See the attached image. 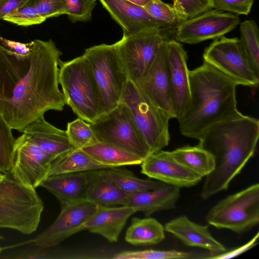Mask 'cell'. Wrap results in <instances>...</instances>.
Here are the masks:
<instances>
[{
  "label": "cell",
  "mask_w": 259,
  "mask_h": 259,
  "mask_svg": "<svg viewBox=\"0 0 259 259\" xmlns=\"http://www.w3.org/2000/svg\"><path fill=\"white\" fill-rule=\"evenodd\" d=\"M106 168L109 167L100 163L82 149H74L51 162L47 177Z\"/></svg>",
  "instance_id": "cell-25"
},
{
  "label": "cell",
  "mask_w": 259,
  "mask_h": 259,
  "mask_svg": "<svg viewBox=\"0 0 259 259\" xmlns=\"http://www.w3.org/2000/svg\"><path fill=\"white\" fill-rule=\"evenodd\" d=\"M180 196V188L165 184L157 189L128 194L126 206L149 217L158 211L174 208Z\"/></svg>",
  "instance_id": "cell-23"
},
{
  "label": "cell",
  "mask_w": 259,
  "mask_h": 259,
  "mask_svg": "<svg viewBox=\"0 0 259 259\" xmlns=\"http://www.w3.org/2000/svg\"><path fill=\"white\" fill-rule=\"evenodd\" d=\"M60 84L65 104L74 113L88 123L100 116L99 98L89 63L82 55L60 62Z\"/></svg>",
  "instance_id": "cell-6"
},
{
  "label": "cell",
  "mask_w": 259,
  "mask_h": 259,
  "mask_svg": "<svg viewBox=\"0 0 259 259\" xmlns=\"http://www.w3.org/2000/svg\"><path fill=\"white\" fill-rule=\"evenodd\" d=\"M215 10L236 15H248L254 0H211Z\"/></svg>",
  "instance_id": "cell-40"
},
{
  "label": "cell",
  "mask_w": 259,
  "mask_h": 259,
  "mask_svg": "<svg viewBox=\"0 0 259 259\" xmlns=\"http://www.w3.org/2000/svg\"><path fill=\"white\" fill-rule=\"evenodd\" d=\"M44 203L35 189L15 180L10 174L0 179V228L30 234L39 225Z\"/></svg>",
  "instance_id": "cell-4"
},
{
  "label": "cell",
  "mask_w": 259,
  "mask_h": 259,
  "mask_svg": "<svg viewBox=\"0 0 259 259\" xmlns=\"http://www.w3.org/2000/svg\"><path fill=\"white\" fill-rule=\"evenodd\" d=\"M206 220L218 229L240 235L259 223V184L249 187L222 199L208 212Z\"/></svg>",
  "instance_id": "cell-8"
},
{
  "label": "cell",
  "mask_w": 259,
  "mask_h": 259,
  "mask_svg": "<svg viewBox=\"0 0 259 259\" xmlns=\"http://www.w3.org/2000/svg\"><path fill=\"white\" fill-rule=\"evenodd\" d=\"M102 171L117 187L128 194L157 189L165 184L160 181L139 178L132 171L119 167L103 169Z\"/></svg>",
  "instance_id": "cell-29"
},
{
  "label": "cell",
  "mask_w": 259,
  "mask_h": 259,
  "mask_svg": "<svg viewBox=\"0 0 259 259\" xmlns=\"http://www.w3.org/2000/svg\"><path fill=\"white\" fill-rule=\"evenodd\" d=\"M240 22L236 14L209 10L182 21L176 27L175 37L178 41L196 44L220 38L234 29Z\"/></svg>",
  "instance_id": "cell-12"
},
{
  "label": "cell",
  "mask_w": 259,
  "mask_h": 259,
  "mask_svg": "<svg viewBox=\"0 0 259 259\" xmlns=\"http://www.w3.org/2000/svg\"><path fill=\"white\" fill-rule=\"evenodd\" d=\"M169 66L171 99L174 111L178 118L187 109L190 100L189 71L187 55L177 40H166Z\"/></svg>",
  "instance_id": "cell-17"
},
{
  "label": "cell",
  "mask_w": 259,
  "mask_h": 259,
  "mask_svg": "<svg viewBox=\"0 0 259 259\" xmlns=\"http://www.w3.org/2000/svg\"><path fill=\"white\" fill-rule=\"evenodd\" d=\"M28 0H0V20L24 6Z\"/></svg>",
  "instance_id": "cell-43"
},
{
  "label": "cell",
  "mask_w": 259,
  "mask_h": 259,
  "mask_svg": "<svg viewBox=\"0 0 259 259\" xmlns=\"http://www.w3.org/2000/svg\"><path fill=\"white\" fill-rule=\"evenodd\" d=\"M3 175V174H1V173H0V179H1V178L2 177Z\"/></svg>",
  "instance_id": "cell-45"
},
{
  "label": "cell",
  "mask_w": 259,
  "mask_h": 259,
  "mask_svg": "<svg viewBox=\"0 0 259 259\" xmlns=\"http://www.w3.org/2000/svg\"><path fill=\"white\" fill-rule=\"evenodd\" d=\"M172 6L183 21L213 8L211 0H172Z\"/></svg>",
  "instance_id": "cell-35"
},
{
  "label": "cell",
  "mask_w": 259,
  "mask_h": 259,
  "mask_svg": "<svg viewBox=\"0 0 259 259\" xmlns=\"http://www.w3.org/2000/svg\"><path fill=\"white\" fill-rule=\"evenodd\" d=\"M65 1L68 8V18L71 22H88L92 20L97 0Z\"/></svg>",
  "instance_id": "cell-39"
},
{
  "label": "cell",
  "mask_w": 259,
  "mask_h": 259,
  "mask_svg": "<svg viewBox=\"0 0 259 259\" xmlns=\"http://www.w3.org/2000/svg\"><path fill=\"white\" fill-rule=\"evenodd\" d=\"M99 1L113 19L121 27L124 35L133 34L147 28H166L142 6L127 0Z\"/></svg>",
  "instance_id": "cell-18"
},
{
  "label": "cell",
  "mask_w": 259,
  "mask_h": 259,
  "mask_svg": "<svg viewBox=\"0 0 259 259\" xmlns=\"http://www.w3.org/2000/svg\"><path fill=\"white\" fill-rule=\"evenodd\" d=\"M240 43L251 67L259 75L258 29L253 20H245L240 23Z\"/></svg>",
  "instance_id": "cell-30"
},
{
  "label": "cell",
  "mask_w": 259,
  "mask_h": 259,
  "mask_svg": "<svg viewBox=\"0 0 259 259\" xmlns=\"http://www.w3.org/2000/svg\"><path fill=\"white\" fill-rule=\"evenodd\" d=\"M53 160L74 150L66 131L47 122L44 116L30 123L22 132Z\"/></svg>",
  "instance_id": "cell-20"
},
{
  "label": "cell",
  "mask_w": 259,
  "mask_h": 259,
  "mask_svg": "<svg viewBox=\"0 0 259 259\" xmlns=\"http://www.w3.org/2000/svg\"><path fill=\"white\" fill-rule=\"evenodd\" d=\"M204 62L232 80L237 85L257 87L258 75L248 61L237 37L215 39L204 51Z\"/></svg>",
  "instance_id": "cell-11"
},
{
  "label": "cell",
  "mask_w": 259,
  "mask_h": 259,
  "mask_svg": "<svg viewBox=\"0 0 259 259\" xmlns=\"http://www.w3.org/2000/svg\"><path fill=\"white\" fill-rule=\"evenodd\" d=\"M143 7L165 28L177 27L183 21L172 5L161 0H150Z\"/></svg>",
  "instance_id": "cell-34"
},
{
  "label": "cell",
  "mask_w": 259,
  "mask_h": 259,
  "mask_svg": "<svg viewBox=\"0 0 259 259\" xmlns=\"http://www.w3.org/2000/svg\"><path fill=\"white\" fill-rule=\"evenodd\" d=\"M167 40L161 28H147L123 35L115 45L129 80L138 84L153 63L162 43Z\"/></svg>",
  "instance_id": "cell-10"
},
{
  "label": "cell",
  "mask_w": 259,
  "mask_h": 259,
  "mask_svg": "<svg viewBox=\"0 0 259 259\" xmlns=\"http://www.w3.org/2000/svg\"><path fill=\"white\" fill-rule=\"evenodd\" d=\"M258 137V120L241 113L213 124L203 133L198 145L213 156L215 165L206 176L202 199L228 188L254 155Z\"/></svg>",
  "instance_id": "cell-2"
},
{
  "label": "cell",
  "mask_w": 259,
  "mask_h": 259,
  "mask_svg": "<svg viewBox=\"0 0 259 259\" xmlns=\"http://www.w3.org/2000/svg\"><path fill=\"white\" fill-rule=\"evenodd\" d=\"M102 169L87 171L88 183L85 200L98 206L127 205L128 194L121 190L108 179L103 174Z\"/></svg>",
  "instance_id": "cell-24"
},
{
  "label": "cell",
  "mask_w": 259,
  "mask_h": 259,
  "mask_svg": "<svg viewBox=\"0 0 259 259\" xmlns=\"http://www.w3.org/2000/svg\"><path fill=\"white\" fill-rule=\"evenodd\" d=\"M135 212L133 207L126 205H97L95 212L84 224L83 230L99 234L110 242H117L128 219Z\"/></svg>",
  "instance_id": "cell-21"
},
{
  "label": "cell",
  "mask_w": 259,
  "mask_h": 259,
  "mask_svg": "<svg viewBox=\"0 0 259 259\" xmlns=\"http://www.w3.org/2000/svg\"><path fill=\"white\" fill-rule=\"evenodd\" d=\"M0 44L7 49L18 54H29L32 48V41L29 43H22L9 40L0 36Z\"/></svg>",
  "instance_id": "cell-42"
},
{
  "label": "cell",
  "mask_w": 259,
  "mask_h": 259,
  "mask_svg": "<svg viewBox=\"0 0 259 259\" xmlns=\"http://www.w3.org/2000/svg\"><path fill=\"white\" fill-rule=\"evenodd\" d=\"M93 159L109 168L141 164L140 157L118 147L98 142L82 149Z\"/></svg>",
  "instance_id": "cell-27"
},
{
  "label": "cell",
  "mask_w": 259,
  "mask_h": 259,
  "mask_svg": "<svg viewBox=\"0 0 259 259\" xmlns=\"http://www.w3.org/2000/svg\"><path fill=\"white\" fill-rule=\"evenodd\" d=\"M87 171L64 173L49 176L39 186L46 189L59 201L61 206L85 200Z\"/></svg>",
  "instance_id": "cell-22"
},
{
  "label": "cell",
  "mask_w": 259,
  "mask_h": 259,
  "mask_svg": "<svg viewBox=\"0 0 259 259\" xmlns=\"http://www.w3.org/2000/svg\"><path fill=\"white\" fill-rule=\"evenodd\" d=\"M97 208L96 204L87 200L62 206L54 222L31 241L35 245L44 247L57 246L67 238L83 230L84 224Z\"/></svg>",
  "instance_id": "cell-13"
},
{
  "label": "cell",
  "mask_w": 259,
  "mask_h": 259,
  "mask_svg": "<svg viewBox=\"0 0 259 259\" xmlns=\"http://www.w3.org/2000/svg\"><path fill=\"white\" fill-rule=\"evenodd\" d=\"M258 237L259 232H257V233L249 241L243 245L229 251L227 250L225 252L219 254L211 255L208 257H206L205 258L226 259L236 257L254 246L257 244L256 241L258 239Z\"/></svg>",
  "instance_id": "cell-41"
},
{
  "label": "cell",
  "mask_w": 259,
  "mask_h": 259,
  "mask_svg": "<svg viewBox=\"0 0 259 259\" xmlns=\"http://www.w3.org/2000/svg\"><path fill=\"white\" fill-rule=\"evenodd\" d=\"M90 124L100 142L118 147L143 160L151 154L128 109L122 102Z\"/></svg>",
  "instance_id": "cell-9"
},
{
  "label": "cell",
  "mask_w": 259,
  "mask_h": 259,
  "mask_svg": "<svg viewBox=\"0 0 259 259\" xmlns=\"http://www.w3.org/2000/svg\"><path fill=\"white\" fill-rule=\"evenodd\" d=\"M164 231L175 236L184 244L209 251L211 255L227 250L225 246L211 235L208 226L201 225L181 215L166 223Z\"/></svg>",
  "instance_id": "cell-19"
},
{
  "label": "cell",
  "mask_w": 259,
  "mask_h": 259,
  "mask_svg": "<svg viewBox=\"0 0 259 259\" xmlns=\"http://www.w3.org/2000/svg\"><path fill=\"white\" fill-rule=\"evenodd\" d=\"M2 250V248H1V247L0 246V253L1 252Z\"/></svg>",
  "instance_id": "cell-46"
},
{
  "label": "cell",
  "mask_w": 259,
  "mask_h": 259,
  "mask_svg": "<svg viewBox=\"0 0 259 259\" xmlns=\"http://www.w3.org/2000/svg\"><path fill=\"white\" fill-rule=\"evenodd\" d=\"M83 55L97 88L100 115L105 114L121 103L128 80L115 43L92 46Z\"/></svg>",
  "instance_id": "cell-5"
},
{
  "label": "cell",
  "mask_w": 259,
  "mask_h": 259,
  "mask_svg": "<svg viewBox=\"0 0 259 259\" xmlns=\"http://www.w3.org/2000/svg\"><path fill=\"white\" fill-rule=\"evenodd\" d=\"M25 4L35 8L38 13L46 19L68 13L65 0H28Z\"/></svg>",
  "instance_id": "cell-38"
},
{
  "label": "cell",
  "mask_w": 259,
  "mask_h": 259,
  "mask_svg": "<svg viewBox=\"0 0 259 259\" xmlns=\"http://www.w3.org/2000/svg\"><path fill=\"white\" fill-rule=\"evenodd\" d=\"M52 158L24 134L16 139L10 174L18 182L36 189L47 176Z\"/></svg>",
  "instance_id": "cell-14"
},
{
  "label": "cell",
  "mask_w": 259,
  "mask_h": 259,
  "mask_svg": "<svg viewBox=\"0 0 259 259\" xmlns=\"http://www.w3.org/2000/svg\"><path fill=\"white\" fill-rule=\"evenodd\" d=\"M165 238L164 226L154 218H133L125 240L134 245L157 244Z\"/></svg>",
  "instance_id": "cell-26"
},
{
  "label": "cell",
  "mask_w": 259,
  "mask_h": 259,
  "mask_svg": "<svg viewBox=\"0 0 259 259\" xmlns=\"http://www.w3.org/2000/svg\"><path fill=\"white\" fill-rule=\"evenodd\" d=\"M121 102L128 109L151 153L168 145L171 119L154 105L138 85L129 79Z\"/></svg>",
  "instance_id": "cell-7"
},
{
  "label": "cell",
  "mask_w": 259,
  "mask_h": 259,
  "mask_svg": "<svg viewBox=\"0 0 259 259\" xmlns=\"http://www.w3.org/2000/svg\"><path fill=\"white\" fill-rule=\"evenodd\" d=\"M12 128L0 113V173L9 174L15 154L16 139Z\"/></svg>",
  "instance_id": "cell-31"
},
{
  "label": "cell",
  "mask_w": 259,
  "mask_h": 259,
  "mask_svg": "<svg viewBox=\"0 0 259 259\" xmlns=\"http://www.w3.org/2000/svg\"><path fill=\"white\" fill-rule=\"evenodd\" d=\"M170 152L178 162L202 178L206 177L214 169L215 164L213 156L198 145L185 146Z\"/></svg>",
  "instance_id": "cell-28"
},
{
  "label": "cell",
  "mask_w": 259,
  "mask_h": 259,
  "mask_svg": "<svg viewBox=\"0 0 259 259\" xmlns=\"http://www.w3.org/2000/svg\"><path fill=\"white\" fill-rule=\"evenodd\" d=\"M32 44L26 55L0 44V113L21 133L47 111H62L65 105L59 89L62 53L51 39Z\"/></svg>",
  "instance_id": "cell-1"
},
{
  "label": "cell",
  "mask_w": 259,
  "mask_h": 259,
  "mask_svg": "<svg viewBox=\"0 0 259 259\" xmlns=\"http://www.w3.org/2000/svg\"><path fill=\"white\" fill-rule=\"evenodd\" d=\"M66 132L74 149H82L99 142L90 123L79 117L68 122Z\"/></svg>",
  "instance_id": "cell-32"
},
{
  "label": "cell",
  "mask_w": 259,
  "mask_h": 259,
  "mask_svg": "<svg viewBox=\"0 0 259 259\" xmlns=\"http://www.w3.org/2000/svg\"><path fill=\"white\" fill-rule=\"evenodd\" d=\"M27 248L0 256L7 259H46L62 258L63 253L55 249V247H44L34 245Z\"/></svg>",
  "instance_id": "cell-36"
},
{
  "label": "cell",
  "mask_w": 259,
  "mask_h": 259,
  "mask_svg": "<svg viewBox=\"0 0 259 259\" xmlns=\"http://www.w3.org/2000/svg\"><path fill=\"white\" fill-rule=\"evenodd\" d=\"M3 20L19 26H28L41 24L46 19L38 13L35 8L25 4L5 16Z\"/></svg>",
  "instance_id": "cell-37"
},
{
  "label": "cell",
  "mask_w": 259,
  "mask_h": 259,
  "mask_svg": "<svg viewBox=\"0 0 259 259\" xmlns=\"http://www.w3.org/2000/svg\"><path fill=\"white\" fill-rule=\"evenodd\" d=\"M141 172L165 184L179 188L196 185L202 177L175 160L170 151L151 153L141 163Z\"/></svg>",
  "instance_id": "cell-16"
},
{
  "label": "cell",
  "mask_w": 259,
  "mask_h": 259,
  "mask_svg": "<svg viewBox=\"0 0 259 259\" xmlns=\"http://www.w3.org/2000/svg\"><path fill=\"white\" fill-rule=\"evenodd\" d=\"M191 252L176 250H161L145 249L137 251H123L115 253L113 259H169L197 258Z\"/></svg>",
  "instance_id": "cell-33"
},
{
  "label": "cell",
  "mask_w": 259,
  "mask_h": 259,
  "mask_svg": "<svg viewBox=\"0 0 259 259\" xmlns=\"http://www.w3.org/2000/svg\"><path fill=\"white\" fill-rule=\"evenodd\" d=\"M134 4L143 7L150 0H127Z\"/></svg>",
  "instance_id": "cell-44"
},
{
  "label": "cell",
  "mask_w": 259,
  "mask_h": 259,
  "mask_svg": "<svg viewBox=\"0 0 259 259\" xmlns=\"http://www.w3.org/2000/svg\"><path fill=\"white\" fill-rule=\"evenodd\" d=\"M166 40L160 46L156 57L138 85L150 100L170 119L176 118L171 99Z\"/></svg>",
  "instance_id": "cell-15"
},
{
  "label": "cell",
  "mask_w": 259,
  "mask_h": 259,
  "mask_svg": "<svg viewBox=\"0 0 259 259\" xmlns=\"http://www.w3.org/2000/svg\"><path fill=\"white\" fill-rule=\"evenodd\" d=\"M188 106L177 118L181 134L198 140L210 125L240 113L236 87L231 79L204 62L189 71Z\"/></svg>",
  "instance_id": "cell-3"
}]
</instances>
